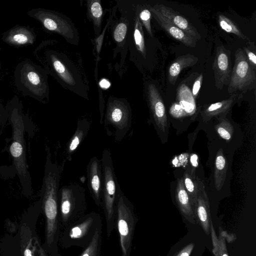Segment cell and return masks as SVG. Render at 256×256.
<instances>
[{
  "instance_id": "obj_1",
  "label": "cell",
  "mask_w": 256,
  "mask_h": 256,
  "mask_svg": "<svg viewBox=\"0 0 256 256\" xmlns=\"http://www.w3.org/2000/svg\"><path fill=\"white\" fill-rule=\"evenodd\" d=\"M34 54L41 66L62 88L89 100L88 82L79 54L56 40L42 42Z\"/></svg>"
},
{
  "instance_id": "obj_2",
  "label": "cell",
  "mask_w": 256,
  "mask_h": 256,
  "mask_svg": "<svg viewBox=\"0 0 256 256\" xmlns=\"http://www.w3.org/2000/svg\"><path fill=\"white\" fill-rule=\"evenodd\" d=\"M46 152L44 176L40 191L42 208L46 218V242L48 249L58 251V244L62 231L59 216L58 192L61 174L64 165L54 162L50 148Z\"/></svg>"
},
{
  "instance_id": "obj_3",
  "label": "cell",
  "mask_w": 256,
  "mask_h": 256,
  "mask_svg": "<svg viewBox=\"0 0 256 256\" xmlns=\"http://www.w3.org/2000/svg\"><path fill=\"white\" fill-rule=\"evenodd\" d=\"M8 118L12 126V142L10 151L17 173L24 192H32L31 178L26 162L25 142L24 139V120L22 110V106L16 96L6 106Z\"/></svg>"
},
{
  "instance_id": "obj_4",
  "label": "cell",
  "mask_w": 256,
  "mask_h": 256,
  "mask_svg": "<svg viewBox=\"0 0 256 256\" xmlns=\"http://www.w3.org/2000/svg\"><path fill=\"white\" fill-rule=\"evenodd\" d=\"M48 74L41 66L30 60H24L15 68L14 84L24 96L46 104L50 99Z\"/></svg>"
},
{
  "instance_id": "obj_5",
  "label": "cell",
  "mask_w": 256,
  "mask_h": 256,
  "mask_svg": "<svg viewBox=\"0 0 256 256\" xmlns=\"http://www.w3.org/2000/svg\"><path fill=\"white\" fill-rule=\"evenodd\" d=\"M100 160L103 175L101 207L105 216L107 236L109 238L115 227L116 207L121 188L118 182L111 152L108 148L104 150Z\"/></svg>"
},
{
  "instance_id": "obj_6",
  "label": "cell",
  "mask_w": 256,
  "mask_h": 256,
  "mask_svg": "<svg viewBox=\"0 0 256 256\" xmlns=\"http://www.w3.org/2000/svg\"><path fill=\"white\" fill-rule=\"evenodd\" d=\"M103 124L106 134L119 142L130 130L132 121L130 105L124 98L110 96L105 107Z\"/></svg>"
},
{
  "instance_id": "obj_7",
  "label": "cell",
  "mask_w": 256,
  "mask_h": 256,
  "mask_svg": "<svg viewBox=\"0 0 256 256\" xmlns=\"http://www.w3.org/2000/svg\"><path fill=\"white\" fill-rule=\"evenodd\" d=\"M102 225L100 215L92 212L86 214L62 230L58 243L67 249L78 246L83 249L91 242L98 228Z\"/></svg>"
},
{
  "instance_id": "obj_8",
  "label": "cell",
  "mask_w": 256,
  "mask_h": 256,
  "mask_svg": "<svg viewBox=\"0 0 256 256\" xmlns=\"http://www.w3.org/2000/svg\"><path fill=\"white\" fill-rule=\"evenodd\" d=\"M59 216L61 230L86 214V189L78 182L70 183L59 189Z\"/></svg>"
},
{
  "instance_id": "obj_9",
  "label": "cell",
  "mask_w": 256,
  "mask_h": 256,
  "mask_svg": "<svg viewBox=\"0 0 256 256\" xmlns=\"http://www.w3.org/2000/svg\"><path fill=\"white\" fill-rule=\"evenodd\" d=\"M137 221L133 204L121 190L116 207L114 222V229L119 238L121 256H130Z\"/></svg>"
},
{
  "instance_id": "obj_10",
  "label": "cell",
  "mask_w": 256,
  "mask_h": 256,
  "mask_svg": "<svg viewBox=\"0 0 256 256\" xmlns=\"http://www.w3.org/2000/svg\"><path fill=\"white\" fill-rule=\"evenodd\" d=\"M30 17L40 22L47 31L62 36L66 42L78 46L79 33L72 21L58 12L44 8H32L27 12Z\"/></svg>"
},
{
  "instance_id": "obj_11",
  "label": "cell",
  "mask_w": 256,
  "mask_h": 256,
  "mask_svg": "<svg viewBox=\"0 0 256 256\" xmlns=\"http://www.w3.org/2000/svg\"><path fill=\"white\" fill-rule=\"evenodd\" d=\"M256 70L250 64L242 49L234 54V62L228 85V92L232 94L238 90L251 89L256 80Z\"/></svg>"
},
{
  "instance_id": "obj_12",
  "label": "cell",
  "mask_w": 256,
  "mask_h": 256,
  "mask_svg": "<svg viewBox=\"0 0 256 256\" xmlns=\"http://www.w3.org/2000/svg\"><path fill=\"white\" fill-rule=\"evenodd\" d=\"M116 6L121 14L120 16L116 20L111 18L110 26L112 36L116 45L114 49V56L117 54L120 55V62L118 68H122L128 51V36L130 20L126 12L120 4L116 1Z\"/></svg>"
},
{
  "instance_id": "obj_13",
  "label": "cell",
  "mask_w": 256,
  "mask_h": 256,
  "mask_svg": "<svg viewBox=\"0 0 256 256\" xmlns=\"http://www.w3.org/2000/svg\"><path fill=\"white\" fill-rule=\"evenodd\" d=\"M146 95L152 118L158 128L165 132L168 126L164 103L156 86L152 82L146 85Z\"/></svg>"
},
{
  "instance_id": "obj_14",
  "label": "cell",
  "mask_w": 256,
  "mask_h": 256,
  "mask_svg": "<svg viewBox=\"0 0 256 256\" xmlns=\"http://www.w3.org/2000/svg\"><path fill=\"white\" fill-rule=\"evenodd\" d=\"M212 68L217 89L222 90L224 86L228 85L232 71L230 51L223 46H218Z\"/></svg>"
},
{
  "instance_id": "obj_15",
  "label": "cell",
  "mask_w": 256,
  "mask_h": 256,
  "mask_svg": "<svg viewBox=\"0 0 256 256\" xmlns=\"http://www.w3.org/2000/svg\"><path fill=\"white\" fill-rule=\"evenodd\" d=\"M88 186L90 194L96 205L102 206L103 175L101 160L94 156L86 166Z\"/></svg>"
},
{
  "instance_id": "obj_16",
  "label": "cell",
  "mask_w": 256,
  "mask_h": 256,
  "mask_svg": "<svg viewBox=\"0 0 256 256\" xmlns=\"http://www.w3.org/2000/svg\"><path fill=\"white\" fill-rule=\"evenodd\" d=\"M36 38V34L32 28L19 24L4 32L2 37L4 42L15 47L32 45Z\"/></svg>"
},
{
  "instance_id": "obj_17",
  "label": "cell",
  "mask_w": 256,
  "mask_h": 256,
  "mask_svg": "<svg viewBox=\"0 0 256 256\" xmlns=\"http://www.w3.org/2000/svg\"><path fill=\"white\" fill-rule=\"evenodd\" d=\"M150 6L170 22L187 33L195 40H198L201 38V36L196 28L177 12L162 4H156L152 6L150 4Z\"/></svg>"
},
{
  "instance_id": "obj_18",
  "label": "cell",
  "mask_w": 256,
  "mask_h": 256,
  "mask_svg": "<svg viewBox=\"0 0 256 256\" xmlns=\"http://www.w3.org/2000/svg\"><path fill=\"white\" fill-rule=\"evenodd\" d=\"M152 16L157 21L159 25L172 37L180 41L185 46L194 48L196 46V40L170 22L159 12L154 10L150 4H146Z\"/></svg>"
},
{
  "instance_id": "obj_19",
  "label": "cell",
  "mask_w": 256,
  "mask_h": 256,
  "mask_svg": "<svg viewBox=\"0 0 256 256\" xmlns=\"http://www.w3.org/2000/svg\"><path fill=\"white\" fill-rule=\"evenodd\" d=\"M90 121L83 118L78 120L76 130L68 140L66 150V159L70 162L72 156L86 136L90 128Z\"/></svg>"
},
{
  "instance_id": "obj_20",
  "label": "cell",
  "mask_w": 256,
  "mask_h": 256,
  "mask_svg": "<svg viewBox=\"0 0 256 256\" xmlns=\"http://www.w3.org/2000/svg\"><path fill=\"white\" fill-rule=\"evenodd\" d=\"M198 58L192 54H186L178 57L170 66L168 70V78L170 84L174 85L182 70L195 65Z\"/></svg>"
},
{
  "instance_id": "obj_21",
  "label": "cell",
  "mask_w": 256,
  "mask_h": 256,
  "mask_svg": "<svg viewBox=\"0 0 256 256\" xmlns=\"http://www.w3.org/2000/svg\"><path fill=\"white\" fill-rule=\"evenodd\" d=\"M237 98L238 94L234 93L232 94L228 99L212 104L202 112V118L206 122L214 117L228 112Z\"/></svg>"
},
{
  "instance_id": "obj_22",
  "label": "cell",
  "mask_w": 256,
  "mask_h": 256,
  "mask_svg": "<svg viewBox=\"0 0 256 256\" xmlns=\"http://www.w3.org/2000/svg\"><path fill=\"white\" fill-rule=\"evenodd\" d=\"M86 14L92 22L95 34L98 36L102 31L104 11L100 0H88L86 2Z\"/></svg>"
},
{
  "instance_id": "obj_23",
  "label": "cell",
  "mask_w": 256,
  "mask_h": 256,
  "mask_svg": "<svg viewBox=\"0 0 256 256\" xmlns=\"http://www.w3.org/2000/svg\"><path fill=\"white\" fill-rule=\"evenodd\" d=\"M228 168V162L225 157L222 149H218L215 160L214 170V180L216 188L220 190L222 187L226 178Z\"/></svg>"
},
{
  "instance_id": "obj_24",
  "label": "cell",
  "mask_w": 256,
  "mask_h": 256,
  "mask_svg": "<svg viewBox=\"0 0 256 256\" xmlns=\"http://www.w3.org/2000/svg\"><path fill=\"white\" fill-rule=\"evenodd\" d=\"M183 181L185 188L192 204H194L198 190V177L194 169L186 170L184 172Z\"/></svg>"
},
{
  "instance_id": "obj_25",
  "label": "cell",
  "mask_w": 256,
  "mask_h": 256,
  "mask_svg": "<svg viewBox=\"0 0 256 256\" xmlns=\"http://www.w3.org/2000/svg\"><path fill=\"white\" fill-rule=\"evenodd\" d=\"M102 225L96 230L90 244L84 248L78 256H102Z\"/></svg>"
},
{
  "instance_id": "obj_26",
  "label": "cell",
  "mask_w": 256,
  "mask_h": 256,
  "mask_svg": "<svg viewBox=\"0 0 256 256\" xmlns=\"http://www.w3.org/2000/svg\"><path fill=\"white\" fill-rule=\"evenodd\" d=\"M136 2L138 15L140 22L142 26L144 27L150 36L154 38L150 24L152 16L146 4L138 3L136 2Z\"/></svg>"
},
{
  "instance_id": "obj_27",
  "label": "cell",
  "mask_w": 256,
  "mask_h": 256,
  "mask_svg": "<svg viewBox=\"0 0 256 256\" xmlns=\"http://www.w3.org/2000/svg\"><path fill=\"white\" fill-rule=\"evenodd\" d=\"M218 23L220 28L226 32L234 34L244 40H248L238 26L224 15L220 14L218 16Z\"/></svg>"
},
{
  "instance_id": "obj_28",
  "label": "cell",
  "mask_w": 256,
  "mask_h": 256,
  "mask_svg": "<svg viewBox=\"0 0 256 256\" xmlns=\"http://www.w3.org/2000/svg\"><path fill=\"white\" fill-rule=\"evenodd\" d=\"M176 198L181 208L184 210L190 209V200L185 188L182 178L178 180L176 189Z\"/></svg>"
},
{
  "instance_id": "obj_29",
  "label": "cell",
  "mask_w": 256,
  "mask_h": 256,
  "mask_svg": "<svg viewBox=\"0 0 256 256\" xmlns=\"http://www.w3.org/2000/svg\"><path fill=\"white\" fill-rule=\"evenodd\" d=\"M214 128L219 136L222 138L229 140L232 137L234 126L226 118H221Z\"/></svg>"
},
{
  "instance_id": "obj_30",
  "label": "cell",
  "mask_w": 256,
  "mask_h": 256,
  "mask_svg": "<svg viewBox=\"0 0 256 256\" xmlns=\"http://www.w3.org/2000/svg\"><path fill=\"white\" fill-rule=\"evenodd\" d=\"M24 256H46V252L38 239L33 237L28 240L24 246Z\"/></svg>"
},
{
  "instance_id": "obj_31",
  "label": "cell",
  "mask_w": 256,
  "mask_h": 256,
  "mask_svg": "<svg viewBox=\"0 0 256 256\" xmlns=\"http://www.w3.org/2000/svg\"><path fill=\"white\" fill-rule=\"evenodd\" d=\"M246 58L250 64L256 70V56L254 52L246 47H244L243 50Z\"/></svg>"
},
{
  "instance_id": "obj_32",
  "label": "cell",
  "mask_w": 256,
  "mask_h": 256,
  "mask_svg": "<svg viewBox=\"0 0 256 256\" xmlns=\"http://www.w3.org/2000/svg\"><path fill=\"white\" fill-rule=\"evenodd\" d=\"M203 80L202 74H200L194 81L192 88V94L194 98H196L200 90V88L202 82Z\"/></svg>"
},
{
  "instance_id": "obj_33",
  "label": "cell",
  "mask_w": 256,
  "mask_h": 256,
  "mask_svg": "<svg viewBox=\"0 0 256 256\" xmlns=\"http://www.w3.org/2000/svg\"><path fill=\"white\" fill-rule=\"evenodd\" d=\"M8 118V110L6 106L5 107L0 103V124L4 122V120Z\"/></svg>"
},
{
  "instance_id": "obj_34",
  "label": "cell",
  "mask_w": 256,
  "mask_h": 256,
  "mask_svg": "<svg viewBox=\"0 0 256 256\" xmlns=\"http://www.w3.org/2000/svg\"><path fill=\"white\" fill-rule=\"evenodd\" d=\"M100 85L102 88H107L110 86V83L106 80H103L100 82Z\"/></svg>"
},
{
  "instance_id": "obj_35",
  "label": "cell",
  "mask_w": 256,
  "mask_h": 256,
  "mask_svg": "<svg viewBox=\"0 0 256 256\" xmlns=\"http://www.w3.org/2000/svg\"><path fill=\"white\" fill-rule=\"evenodd\" d=\"M191 160L192 164V165L194 166H197V162H196L197 156L196 155H195V154H193L191 156V160Z\"/></svg>"
},
{
  "instance_id": "obj_36",
  "label": "cell",
  "mask_w": 256,
  "mask_h": 256,
  "mask_svg": "<svg viewBox=\"0 0 256 256\" xmlns=\"http://www.w3.org/2000/svg\"><path fill=\"white\" fill-rule=\"evenodd\" d=\"M180 256H189V254L188 252H182L180 255Z\"/></svg>"
},
{
  "instance_id": "obj_37",
  "label": "cell",
  "mask_w": 256,
  "mask_h": 256,
  "mask_svg": "<svg viewBox=\"0 0 256 256\" xmlns=\"http://www.w3.org/2000/svg\"><path fill=\"white\" fill-rule=\"evenodd\" d=\"M1 68H2V64H1V62L0 60V70L1 69Z\"/></svg>"
},
{
  "instance_id": "obj_38",
  "label": "cell",
  "mask_w": 256,
  "mask_h": 256,
  "mask_svg": "<svg viewBox=\"0 0 256 256\" xmlns=\"http://www.w3.org/2000/svg\"><path fill=\"white\" fill-rule=\"evenodd\" d=\"M222 256H228L226 254H224Z\"/></svg>"
}]
</instances>
